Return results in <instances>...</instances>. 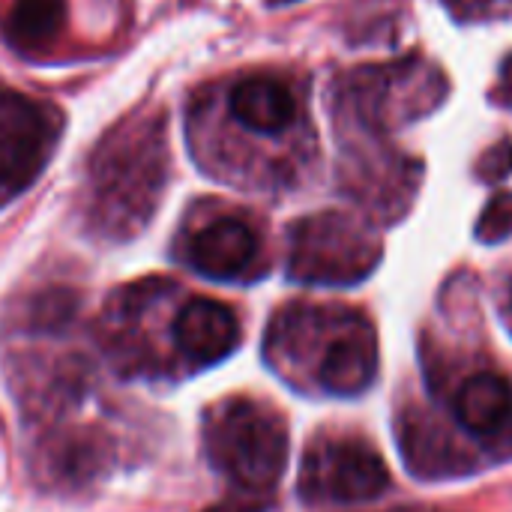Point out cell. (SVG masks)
I'll use <instances>...</instances> for the list:
<instances>
[{
	"label": "cell",
	"mask_w": 512,
	"mask_h": 512,
	"mask_svg": "<svg viewBox=\"0 0 512 512\" xmlns=\"http://www.w3.org/2000/svg\"><path fill=\"white\" fill-rule=\"evenodd\" d=\"M168 180V141L162 114H138L102 138L87 171L93 225L126 240L141 231L159 207Z\"/></svg>",
	"instance_id": "1"
},
{
	"label": "cell",
	"mask_w": 512,
	"mask_h": 512,
	"mask_svg": "<svg viewBox=\"0 0 512 512\" xmlns=\"http://www.w3.org/2000/svg\"><path fill=\"white\" fill-rule=\"evenodd\" d=\"M204 450L237 489L270 492L288 465V426L270 405L228 396L204 414Z\"/></svg>",
	"instance_id": "2"
},
{
	"label": "cell",
	"mask_w": 512,
	"mask_h": 512,
	"mask_svg": "<svg viewBox=\"0 0 512 512\" xmlns=\"http://www.w3.org/2000/svg\"><path fill=\"white\" fill-rule=\"evenodd\" d=\"M381 258L378 240L342 213H315L291 228L288 273L306 285H354Z\"/></svg>",
	"instance_id": "3"
},
{
	"label": "cell",
	"mask_w": 512,
	"mask_h": 512,
	"mask_svg": "<svg viewBox=\"0 0 512 512\" xmlns=\"http://www.w3.org/2000/svg\"><path fill=\"white\" fill-rule=\"evenodd\" d=\"M390 486V471L378 450L363 441L330 438L306 450L300 495L309 504H363Z\"/></svg>",
	"instance_id": "4"
},
{
	"label": "cell",
	"mask_w": 512,
	"mask_h": 512,
	"mask_svg": "<svg viewBox=\"0 0 512 512\" xmlns=\"http://www.w3.org/2000/svg\"><path fill=\"white\" fill-rule=\"evenodd\" d=\"M60 129L63 114L54 105L0 87V192L15 195L42 174Z\"/></svg>",
	"instance_id": "5"
},
{
	"label": "cell",
	"mask_w": 512,
	"mask_h": 512,
	"mask_svg": "<svg viewBox=\"0 0 512 512\" xmlns=\"http://www.w3.org/2000/svg\"><path fill=\"white\" fill-rule=\"evenodd\" d=\"M174 342L198 366L222 363L240 342L237 315L219 300L195 297L180 309L174 321Z\"/></svg>",
	"instance_id": "6"
},
{
	"label": "cell",
	"mask_w": 512,
	"mask_h": 512,
	"mask_svg": "<svg viewBox=\"0 0 512 512\" xmlns=\"http://www.w3.org/2000/svg\"><path fill=\"white\" fill-rule=\"evenodd\" d=\"M378 372V345L366 321L345 324L330 342L318 366V381L333 396H360Z\"/></svg>",
	"instance_id": "7"
},
{
	"label": "cell",
	"mask_w": 512,
	"mask_h": 512,
	"mask_svg": "<svg viewBox=\"0 0 512 512\" xmlns=\"http://www.w3.org/2000/svg\"><path fill=\"white\" fill-rule=\"evenodd\" d=\"M255 252H258L255 231L246 222L225 216L210 222L192 237L189 264L207 279H234L252 264Z\"/></svg>",
	"instance_id": "8"
},
{
	"label": "cell",
	"mask_w": 512,
	"mask_h": 512,
	"mask_svg": "<svg viewBox=\"0 0 512 512\" xmlns=\"http://www.w3.org/2000/svg\"><path fill=\"white\" fill-rule=\"evenodd\" d=\"M231 114L252 132L276 135L285 132L297 117V102L291 90L276 78H246L231 90Z\"/></svg>",
	"instance_id": "9"
},
{
	"label": "cell",
	"mask_w": 512,
	"mask_h": 512,
	"mask_svg": "<svg viewBox=\"0 0 512 512\" xmlns=\"http://www.w3.org/2000/svg\"><path fill=\"white\" fill-rule=\"evenodd\" d=\"M512 414V387L498 375H474L456 396V417L471 435H495Z\"/></svg>",
	"instance_id": "10"
},
{
	"label": "cell",
	"mask_w": 512,
	"mask_h": 512,
	"mask_svg": "<svg viewBox=\"0 0 512 512\" xmlns=\"http://www.w3.org/2000/svg\"><path fill=\"white\" fill-rule=\"evenodd\" d=\"M66 24L63 0H15L6 15V36L15 48H42Z\"/></svg>",
	"instance_id": "11"
},
{
	"label": "cell",
	"mask_w": 512,
	"mask_h": 512,
	"mask_svg": "<svg viewBox=\"0 0 512 512\" xmlns=\"http://www.w3.org/2000/svg\"><path fill=\"white\" fill-rule=\"evenodd\" d=\"M512 231V204L507 198H498L489 210H486V216H483V222H480V237L483 240H501L504 234H510Z\"/></svg>",
	"instance_id": "12"
},
{
	"label": "cell",
	"mask_w": 512,
	"mask_h": 512,
	"mask_svg": "<svg viewBox=\"0 0 512 512\" xmlns=\"http://www.w3.org/2000/svg\"><path fill=\"white\" fill-rule=\"evenodd\" d=\"M510 165H512V147L504 141V144L492 147V150L483 156V162H480V174H483L486 180H501V177L510 171Z\"/></svg>",
	"instance_id": "13"
},
{
	"label": "cell",
	"mask_w": 512,
	"mask_h": 512,
	"mask_svg": "<svg viewBox=\"0 0 512 512\" xmlns=\"http://www.w3.org/2000/svg\"><path fill=\"white\" fill-rule=\"evenodd\" d=\"M501 96H504V102L512 108V57L507 60L504 72H501Z\"/></svg>",
	"instance_id": "14"
},
{
	"label": "cell",
	"mask_w": 512,
	"mask_h": 512,
	"mask_svg": "<svg viewBox=\"0 0 512 512\" xmlns=\"http://www.w3.org/2000/svg\"><path fill=\"white\" fill-rule=\"evenodd\" d=\"M261 507L258 504H225V507H213L207 512H258Z\"/></svg>",
	"instance_id": "15"
},
{
	"label": "cell",
	"mask_w": 512,
	"mask_h": 512,
	"mask_svg": "<svg viewBox=\"0 0 512 512\" xmlns=\"http://www.w3.org/2000/svg\"><path fill=\"white\" fill-rule=\"evenodd\" d=\"M510 324H512V291H510Z\"/></svg>",
	"instance_id": "16"
}]
</instances>
